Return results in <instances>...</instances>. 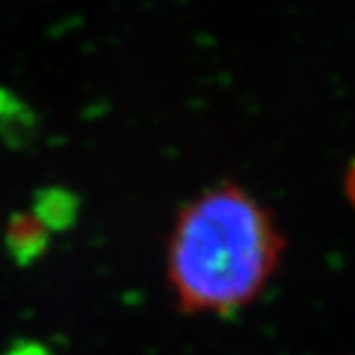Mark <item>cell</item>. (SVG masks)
Returning a JSON list of instances; mask_svg holds the SVG:
<instances>
[{
    "label": "cell",
    "mask_w": 355,
    "mask_h": 355,
    "mask_svg": "<svg viewBox=\"0 0 355 355\" xmlns=\"http://www.w3.org/2000/svg\"><path fill=\"white\" fill-rule=\"evenodd\" d=\"M281 252L270 212L225 184L182 208L167 246V281L182 311L232 315L263 291Z\"/></svg>",
    "instance_id": "obj_1"
}]
</instances>
